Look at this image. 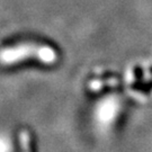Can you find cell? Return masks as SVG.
<instances>
[{"mask_svg": "<svg viewBox=\"0 0 152 152\" xmlns=\"http://www.w3.org/2000/svg\"><path fill=\"white\" fill-rule=\"evenodd\" d=\"M28 56H34L45 64H52L56 61V53L52 48L46 45L24 43L1 50L0 63L12 64V63L25 60Z\"/></svg>", "mask_w": 152, "mask_h": 152, "instance_id": "cell-1", "label": "cell"}, {"mask_svg": "<svg viewBox=\"0 0 152 152\" xmlns=\"http://www.w3.org/2000/svg\"><path fill=\"white\" fill-rule=\"evenodd\" d=\"M19 144L22 152H31V135L26 130L20 131L19 133Z\"/></svg>", "mask_w": 152, "mask_h": 152, "instance_id": "cell-2", "label": "cell"}]
</instances>
